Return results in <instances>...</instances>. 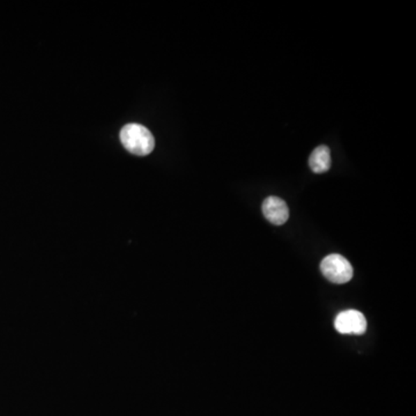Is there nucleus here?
<instances>
[{"mask_svg": "<svg viewBox=\"0 0 416 416\" xmlns=\"http://www.w3.org/2000/svg\"><path fill=\"white\" fill-rule=\"evenodd\" d=\"M120 141L130 153L145 157L152 153L155 140L150 131L140 124H127L120 131Z\"/></svg>", "mask_w": 416, "mask_h": 416, "instance_id": "1", "label": "nucleus"}, {"mask_svg": "<svg viewBox=\"0 0 416 416\" xmlns=\"http://www.w3.org/2000/svg\"><path fill=\"white\" fill-rule=\"evenodd\" d=\"M321 273L333 283H347L353 278V267L345 257L338 253L325 257L321 264Z\"/></svg>", "mask_w": 416, "mask_h": 416, "instance_id": "2", "label": "nucleus"}, {"mask_svg": "<svg viewBox=\"0 0 416 416\" xmlns=\"http://www.w3.org/2000/svg\"><path fill=\"white\" fill-rule=\"evenodd\" d=\"M335 326L342 335H363L367 330V319L360 311H342L335 318Z\"/></svg>", "mask_w": 416, "mask_h": 416, "instance_id": "3", "label": "nucleus"}, {"mask_svg": "<svg viewBox=\"0 0 416 416\" xmlns=\"http://www.w3.org/2000/svg\"><path fill=\"white\" fill-rule=\"evenodd\" d=\"M263 214L271 223L281 225L289 218V209L282 199L269 197L263 202Z\"/></svg>", "mask_w": 416, "mask_h": 416, "instance_id": "4", "label": "nucleus"}, {"mask_svg": "<svg viewBox=\"0 0 416 416\" xmlns=\"http://www.w3.org/2000/svg\"><path fill=\"white\" fill-rule=\"evenodd\" d=\"M309 166L314 174H324L331 168V152L328 146H319L311 153Z\"/></svg>", "mask_w": 416, "mask_h": 416, "instance_id": "5", "label": "nucleus"}]
</instances>
